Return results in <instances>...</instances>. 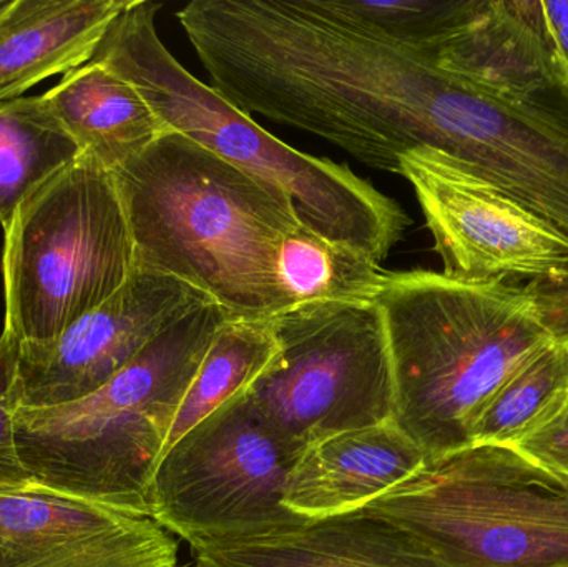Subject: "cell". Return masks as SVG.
Wrapping results in <instances>:
<instances>
[{"label":"cell","instance_id":"1","mask_svg":"<svg viewBox=\"0 0 568 567\" xmlns=\"http://www.w3.org/2000/svg\"><path fill=\"white\" fill-rule=\"evenodd\" d=\"M136 269L175 276L229 320L284 313L276 250L301 225L293 199L179 132L113 170Z\"/></svg>","mask_w":568,"mask_h":567},{"label":"cell","instance_id":"2","mask_svg":"<svg viewBox=\"0 0 568 567\" xmlns=\"http://www.w3.org/2000/svg\"><path fill=\"white\" fill-rule=\"evenodd\" d=\"M386 333L394 422L427 459L474 445L500 386L552 342L524 286L387 272L374 298Z\"/></svg>","mask_w":568,"mask_h":567},{"label":"cell","instance_id":"3","mask_svg":"<svg viewBox=\"0 0 568 567\" xmlns=\"http://www.w3.org/2000/svg\"><path fill=\"white\" fill-rule=\"evenodd\" d=\"M162 7L132 0L90 62L132 83L173 132L284 190L304 225L377 263L386 260L410 225L403 206L349 166L307 155L276 139L192 75L160 39L156 16Z\"/></svg>","mask_w":568,"mask_h":567},{"label":"cell","instance_id":"4","mask_svg":"<svg viewBox=\"0 0 568 567\" xmlns=\"http://www.w3.org/2000/svg\"><path fill=\"white\" fill-rule=\"evenodd\" d=\"M226 320L209 303L92 395L50 408H17V448L27 472L49 488L149 515L146 493L173 419Z\"/></svg>","mask_w":568,"mask_h":567},{"label":"cell","instance_id":"5","mask_svg":"<svg viewBox=\"0 0 568 567\" xmlns=\"http://www.w3.org/2000/svg\"><path fill=\"white\" fill-rule=\"evenodd\" d=\"M361 512L450 567H568V476L513 446L473 445L427 459Z\"/></svg>","mask_w":568,"mask_h":567},{"label":"cell","instance_id":"6","mask_svg":"<svg viewBox=\"0 0 568 567\" xmlns=\"http://www.w3.org/2000/svg\"><path fill=\"white\" fill-rule=\"evenodd\" d=\"M3 233V330L19 345L59 338L135 269L113 173L87 155L37 190Z\"/></svg>","mask_w":568,"mask_h":567},{"label":"cell","instance_id":"7","mask_svg":"<svg viewBox=\"0 0 568 567\" xmlns=\"http://www.w3.org/2000/svg\"><path fill=\"white\" fill-rule=\"evenodd\" d=\"M275 358L242 393L296 462L336 433L394 422V383L379 310L311 303L272 318Z\"/></svg>","mask_w":568,"mask_h":567},{"label":"cell","instance_id":"8","mask_svg":"<svg viewBox=\"0 0 568 567\" xmlns=\"http://www.w3.org/2000/svg\"><path fill=\"white\" fill-rule=\"evenodd\" d=\"M293 463L240 393L163 453L146 509L183 541L293 525L306 519L284 508Z\"/></svg>","mask_w":568,"mask_h":567},{"label":"cell","instance_id":"9","mask_svg":"<svg viewBox=\"0 0 568 567\" xmlns=\"http://www.w3.org/2000/svg\"><path fill=\"white\" fill-rule=\"evenodd\" d=\"M446 275L466 282L542 280L568 270V235L443 150L400 159Z\"/></svg>","mask_w":568,"mask_h":567},{"label":"cell","instance_id":"10","mask_svg":"<svg viewBox=\"0 0 568 567\" xmlns=\"http://www.w3.org/2000/svg\"><path fill=\"white\" fill-rule=\"evenodd\" d=\"M209 303L215 302L195 286L135 266L109 300L59 338L19 345V408H50L92 395L153 340Z\"/></svg>","mask_w":568,"mask_h":567},{"label":"cell","instance_id":"11","mask_svg":"<svg viewBox=\"0 0 568 567\" xmlns=\"http://www.w3.org/2000/svg\"><path fill=\"white\" fill-rule=\"evenodd\" d=\"M0 567H179V543L146 513L33 482L0 493Z\"/></svg>","mask_w":568,"mask_h":567},{"label":"cell","instance_id":"12","mask_svg":"<svg viewBox=\"0 0 568 567\" xmlns=\"http://www.w3.org/2000/svg\"><path fill=\"white\" fill-rule=\"evenodd\" d=\"M186 543L203 567H450L403 529L363 512Z\"/></svg>","mask_w":568,"mask_h":567},{"label":"cell","instance_id":"13","mask_svg":"<svg viewBox=\"0 0 568 567\" xmlns=\"http://www.w3.org/2000/svg\"><path fill=\"white\" fill-rule=\"evenodd\" d=\"M426 462L396 422L336 433L300 453L284 482V508L306 519L351 515Z\"/></svg>","mask_w":568,"mask_h":567},{"label":"cell","instance_id":"14","mask_svg":"<svg viewBox=\"0 0 568 567\" xmlns=\"http://www.w3.org/2000/svg\"><path fill=\"white\" fill-rule=\"evenodd\" d=\"M132 0H0V102L92 60Z\"/></svg>","mask_w":568,"mask_h":567},{"label":"cell","instance_id":"15","mask_svg":"<svg viewBox=\"0 0 568 567\" xmlns=\"http://www.w3.org/2000/svg\"><path fill=\"white\" fill-rule=\"evenodd\" d=\"M43 99L82 155L110 172L173 132L132 83L97 62L65 73Z\"/></svg>","mask_w":568,"mask_h":567},{"label":"cell","instance_id":"16","mask_svg":"<svg viewBox=\"0 0 568 567\" xmlns=\"http://www.w3.org/2000/svg\"><path fill=\"white\" fill-rule=\"evenodd\" d=\"M82 155L43 95L0 102V226Z\"/></svg>","mask_w":568,"mask_h":567},{"label":"cell","instance_id":"17","mask_svg":"<svg viewBox=\"0 0 568 567\" xmlns=\"http://www.w3.org/2000/svg\"><path fill=\"white\" fill-rule=\"evenodd\" d=\"M386 270L366 253L297 225L276 250L275 275L284 312L311 303H371Z\"/></svg>","mask_w":568,"mask_h":567},{"label":"cell","instance_id":"18","mask_svg":"<svg viewBox=\"0 0 568 567\" xmlns=\"http://www.w3.org/2000/svg\"><path fill=\"white\" fill-rule=\"evenodd\" d=\"M278 352L272 318L226 320L190 383L173 419L166 449L220 406L245 392Z\"/></svg>","mask_w":568,"mask_h":567},{"label":"cell","instance_id":"19","mask_svg":"<svg viewBox=\"0 0 568 567\" xmlns=\"http://www.w3.org/2000/svg\"><path fill=\"white\" fill-rule=\"evenodd\" d=\"M567 406L568 343L552 340L490 399L474 429V445H517Z\"/></svg>","mask_w":568,"mask_h":567},{"label":"cell","instance_id":"20","mask_svg":"<svg viewBox=\"0 0 568 567\" xmlns=\"http://www.w3.org/2000/svg\"><path fill=\"white\" fill-rule=\"evenodd\" d=\"M483 0H316L337 22L381 42L426 52L463 29Z\"/></svg>","mask_w":568,"mask_h":567},{"label":"cell","instance_id":"21","mask_svg":"<svg viewBox=\"0 0 568 567\" xmlns=\"http://www.w3.org/2000/svg\"><path fill=\"white\" fill-rule=\"evenodd\" d=\"M17 365L19 342L3 330L0 335V493L36 482L20 459L16 438Z\"/></svg>","mask_w":568,"mask_h":567},{"label":"cell","instance_id":"22","mask_svg":"<svg viewBox=\"0 0 568 567\" xmlns=\"http://www.w3.org/2000/svg\"><path fill=\"white\" fill-rule=\"evenodd\" d=\"M513 448L542 468L568 476V406Z\"/></svg>","mask_w":568,"mask_h":567},{"label":"cell","instance_id":"23","mask_svg":"<svg viewBox=\"0 0 568 567\" xmlns=\"http://www.w3.org/2000/svg\"><path fill=\"white\" fill-rule=\"evenodd\" d=\"M550 338L568 343V270L524 285Z\"/></svg>","mask_w":568,"mask_h":567},{"label":"cell","instance_id":"24","mask_svg":"<svg viewBox=\"0 0 568 567\" xmlns=\"http://www.w3.org/2000/svg\"><path fill=\"white\" fill-rule=\"evenodd\" d=\"M540 3L554 59L568 79V0H540Z\"/></svg>","mask_w":568,"mask_h":567},{"label":"cell","instance_id":"25","mask_svg":"<svg viewBox=\"0 0 568 567\" xmlns=\"http://www.w3.org/2000/svg\"><path fill=\"white\" fill-rule=\"evenodd\" d=\"M195 567H203V566L196 565Z\"/></svg>","mask_w":568,"mask_h":567}]
</instances>
